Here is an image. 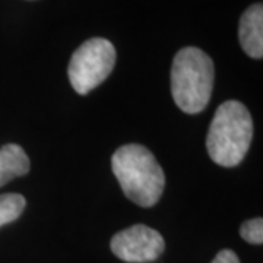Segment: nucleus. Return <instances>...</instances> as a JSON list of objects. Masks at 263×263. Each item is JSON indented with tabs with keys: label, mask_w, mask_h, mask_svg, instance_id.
Returning a JSON list of instances; mask_svg holds the SVG:
<instances>
[{
	"label": "nucleus",
	"mask_w": 263,
	"mask_h": 263,
	"mask_svg": "<svg viewBox=\"0 0 263 263\" xmlns=\"http://www.w3.org/2000/svg\"><path fill=\"white\" fill-rule=\"evenodd\" d=\"M253 139V120L245 104L230 100L216 108L206 138L208 154L221 167H235L245 160Z\"/></svg>",
	"instance_id": "nucleus-2"
},
{
	"label": "nucleus",
	"mask_w": 263,
	"mask_h": 263,
	"mask_svg": "<svg viewBox=\"0 0 263 263\" xmlns=\"http://www.w3.org/2000/svg\"><path fill=\"white\" fill-rule=\"evenodd\" d=\"M27 206L25 197L19 193L0 195V227L16 221Z\"/></svg>",
	"instance_id": "nucleus-8"
},
{
	"label": "nucleus",
	"mask_w": 263,
	"mask_h": 263,
	"mask_svg": "<svg viewBox=\"0 0 263 263\" xmlns=\"http://www.w3.org/2000/svg\"><path fill=\"white\" fill-rule=\"evenodd\" d=\"M29 168L31 162L22 146L8 143L0 148V187L15 177L28 174Z\"/></svg>",
	"instance_id": "nucleus-7"
},
{
	"label": "nucleus",
	"mask_w": 263,
	"mask_h": 263,
	"mask_svg": "<svg viewBox=\"0 0 263 263\" xmlns=\"http://www.w3.org/2000/svg\"><path fill=\"white\" fill-rule=\"evenodd\" d=\"M111 168L126 197L142 208L154 206L162 196L165 174L148 148L129 143L111 157Z\"/></svg>",
	"instance_id": "nucleus-1"
},
{
	"label": "nucleus",
	"mask_w": 263,
	"mask_h": 263,
	"mask_svg": "<svg viewBox=\"0 0 263 263\" xmlns=\"http://www.w3.org/2000/svg\"><path fill=\"white\" fill-rule=\"evenodd\" d=\"M214 88V62L203 50L184 47L171 66V94L176 105L187 114L205 110Z\"/></svg>",
	"instance_id": "nucleus-3"
},
{
	"label": "nucleus",
	"mask_w": 263,
	"mask_h": 263,
	"mask_svg": "<svg viewBox=\"0 0 263 263\" xmlns=\"http://www.w3.org/2000/svg\"><path fill=\"white\" fill-rule=\"evenodd\" d=\"M240 235L250 245H262L263 243V219L253 218L243 222L240 228Z\"/></svg>",
	"instance_id": "nucleus-9"
},
{
	"label": "nucleus",
	"mask_w": 263,
	"mask_h": 263,
	"mask_svg": "<svg viewBox=\"0 0 263 263\" xmlns=\"http://www.w3.org/2000/svg\"><path fill=\"white\" fill-rule=\"evenodd\" d=\"M110 246L111 252L123 262L148 263L164 253L165 241L157 230L136 224L117 233Z\"/></svg>",
	"instance_id": "nucleus-5"
},
{
	"label": "nucleus",
	"mask_w": 263,
	"mask_h": 263,
	"mask_svg": "<svg viewBox=\"0 0 263 263\" xmlns=\"http://www.w3.org/2000/svg\"><path fill=\"white\" fill-rule=\"evenodd\" d=\"M116 65V48L105 38H91L70 57L67 75L78 94L86 95L110 76Z\"/></svg>",
	"instance_id": "nucleus-4"
},
{
	"label": "nucleus",
	"mask_w": 263,
	"mask_h": 263,
	"mask_svg": "<svg viewBox=\"0 0 263 263\" xmlns=\"http://www.w3.org/2000/svg\"><path fill=\"white\" fill-rule=\"evenodd\" d=\"M211 263H240V260H238V256L233 250L224 249L216 254L215 259Z\"/></svg>",
	"instance_id": "nucleus-10"
},
{
	"label": "nucleus",
	"mask_w": 263,
	"mask_h": 263,
	"mask_svg": "<svg viewBox=\"0 0 263 263\" xmlns=\"http://www.w3.org/2000/svg\"><path fill=\"white\" fill-rule=\"evenodd\" d=\"M238 40L241 48L252 59L263 57V5L254 3L240 18Z\"/></svg>",
	"instance_id": "nucleus-6"
}]
</instances>
